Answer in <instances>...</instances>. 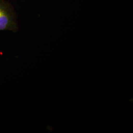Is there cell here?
Returning a JSON list of instances; mask_svg holds the SVG:
<instances>
[{
  "label": "cell",
  "mask_w": 133,
  "mask_h": 133,
  "mask_svg": "<svg viewBox=\"0 0 133 133\" xmlns=\"http://www.w3.org/2000/svg\"><path fill=\"white\" fill-rule=\"evenodd\" d=\"M17 29L16 14L12 5L4 0H0V31L15 32Z\"/></svg>",
  "instance_id": "obj_1"
}]
</instances>
